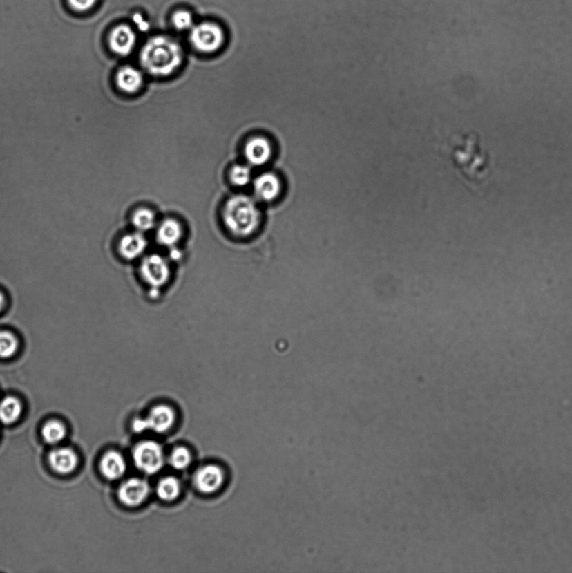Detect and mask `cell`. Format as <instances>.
Masks as SVG:
<instances>
[{"label": "cell", "mask_w": 572, "mask_h": 573, "mask_svg": "<svg viewBox=\"0 0 572 573\" xmlns=\"http://www.w3.org/2000/svg\"><path fill=\"white\" fill-rule=\"evenodd\" d=\"M450 159L458 173L473 188L484 183L490 174V157L481 147L479 137L473 132L454 140Z\"/></svg>", "instance_id": "1"}, {"label": "cell", "mask_w": 572, "mask_h": 573, "mask_svg": "<svg viewBox=\"0 0 572 573\" xmlns=\"http://www.w3.org/2000/svg\"><path fill=\"white\" fill-rule=\"evenodd\" d=\"M140 64L151 75L168 76L182 64V46L166 35H155L146 42L140 52Z\"/></svg>", "instance_id": "2"}, {"label": "cell", "mask_w": 572, "mask_h": 573, "mask_svg": "<svg viewBox=\"0 0 572 573\" xmlns=\"http://www.w3.org/2000/svg\"><path fill=\"white\" fill-rule=\"evenodd\" d=\"M222 221L233 236L249 238L260 226V210L251 198L245 195L233 196L223 207Z\"/></svg>", "instance_id": "3"}, {"label": "cell", "mask_w": 572, "mask_h": 573, "mask_svg": "<svg viewBox=\"0 0 572 573\" xmlns=\"http://www.w3.org/2000/svg\"><path fill=\"white\" fill-rule=\"evenodd\" d=\"M225 37L222 27L211 21L195 24L189 35L191 46L202 53L217 52L225 42Z\"/></svg>", "instance_id": "4"}, {"label": "cell", "mask_w": 572, "mask_h": 573, "mask_svg": "<svg viewBox=\"0 0 572 573\" xmlns=\"http://www.w3.org/2000/svg\"><path fill=\"white\" fill-rule=\"evenodd\" d=\"M133 460L140 472L148 475L156 474L164 464L162 447L151 440L140 442L133 451Z\"/></svg>", "instance_id": "5"}, {"label": "cell", "mask_w": 572, "mask_h": 573, "mask_svg": "<svg viewBox=\"0 0 572 573\" xmlns=\"http://www.w3.org/2000/svg\"><path fill=\"white\" fill-rule=\"evenodd\" d=\"M175 422V413L169 406L158 405L153 407L146 417L135 420L132 424L133 430L136 433H143L146 431L162 434L169 431Z\"/></svg>", "instance_id": "6"}, {"label": "cell", "mask_w": 572, "mask_h": 573, "mask_svg": "<svg viewBox=\"0 0 572 573\" xmlns=\"http://www.w3.org/2000/svg\"><path fill=\"white\" fill-rule=\"evenodd\" d=\"M140 274L144 283L151 288H163L170 280V264L159 254L144 255L140 263Z\"/></svg>", "instance_id": "7"}, {"label": "cell", "mask_w": 572, "mask_h": 573, "mask_svg": "<svg viewBox=\"0 0 572 573\" xmlns=\"http://www.w3.org/2000/svg\"><path fill=\"white\" fill-rule=\"evenodd\" d=\"M151 487L148 482L140 478H131L123 482L117 490V497L128 507L142 505L150 496Z\"/></svg>", "instance_id": "8"}, {"label": "cell", "mask_w": 572, "mask_h": 573, "mask_svg": "<svg viewBox=\"0 0 572 573\" xmlns=\"http://www.w3.org/2000/svg\"><path fill=\"white\" fill-rule=\"evenodd\" d=\"M194 485L202 494L218 491L225 482V473L220 467L209 464L201 467L194 474Z\"/></svg>", "instance_id": "9"}, {"label": "cell", "mask_w": 572, "mask_h": 573, "mask_svg": "<svg viewBox=\"0 0 572 573\" xmlns=\"http://www.w3.org/2000/svg\"><path fill=\"white\" fill-rule=\"evenodd\" d=\"M108 44L113 53L119 56H128L135 48L136 34L131 26L122 24L111 30L108 37Z\"/></svg>", "instance_id": "10"}, {"label": "cell", "mask_w": 572, "mask_h": 573, "mask_svg": "<svg viewBox=\"0 0 572 573\" xmlns=\"http://www.w3.org/2000/svg\"><path fill=\"white\" fill-rule=\"evenodd\" d=\"M148 245L147 238L144 234L136 231L125 234L120 238L117 251L125 261H133L144 256Z\"/></svg>", "instance_id": "11"}, {"label": "cell", "mask_w": 572, "mask_h": 573, "mask_svg": "<svg viewBox=\"0 0 572 573\" xmlns=\"http://www.w3.org/2000/svg\"><path fill=\"white\" fill-rule=\"evenodd\" d=\"M245 154L252 166L260 167L267 163L272 154L271 145L264 137H254L245 144Z\"/></svg>", "instance_id": "12"}, {"label": "cell", "mask_w": 572, "mask_h": 573, "mask_svg": "<svg viewBox=\"0 0 572 573\" xmlns=\"http://www.w3.org/2000/svg\"><path fill=\"white\" fill-rule=\"evenodd\" d=\"M155 229L156 241L164 247H174L183 236L181 223L173 218L164 219L156 226Z\"/></svg>", "instance_id": "13"}, {"label": "cell", "mask_w": 572, "mask_h": 573, "mask_svg": "<svg viewBox=\"0 0 572 573\" xmlns=\"http://www.w3.org/2000/svg\"><path fill=\"white\" fill-rule=\"evenodd\" d=\"M126 469L127 464L122 454L115 451H109L101 459V472L109 480H117L122 478Z\"/></svg>", "instance_id": "14"}, {"label": "cell", "mask_w": 572, "mask_h": 573, "mask_svg": "<svg viewBox=\"0 0 572 573\" xmlns=\"http://www.w3.org/2000/svg\"><path fill=\"white\" fill-rule=\"evenodd\" d=\"M254 187L257 197L266 202L273 201L281 191L280 179L275 174L269 172L258 176L254 180Z\"/></svg>", "instance_id": "15"}, {"label": "cell", "mask_w": 572, "mask_h": 573, "mask_svg": "<svg viewBox=\"0 0 572 573\" xmlns=\"http://www.w3.org/2000/svg\"><path fill=\"white\" fill-rule=\"evenodd\" d=\"M49 462L55 472L68 474L76 469L78 458L72 449H57L50 453Z\"/></svg>", "instance_id": "16"}, {"label": "cell", "mask_w": 572, "mask_h": 573, "mask_svg": "<svg viewBox=\"0 0 572 573\" xmlns=\"http://www.w3.org/2000/svg\"><path fill=\"white\" fill-rule=\"evenodd\" d=\"M117 87L127 93L139 91L143 84V75L140 71L131 66L119 70L116 76Z\"/></svg>", "instance_id": "17"}, {"label": "cell", "mask_w": 572, "mask_h": 573, "mask_svg": "<svg viewBox=\"0 0 572 573\" xmlns=\"http://www.w3.org/2000/svg\"><path fill=\"white\" fill-rule=\"evenodd\" d=\"M21 411V402L13 396H8L0 403V421L6 425H10L18 421Z\"/></svg>", "instance_id": "18"}, {"label": "cell", "mask_w": 572, "mask_h": 573, "mask_svg": "<svg viewBox=\"0 0 572 573\" xmlns=\"http://www.w3.org/2000/svg\"><path fill=\"white\" fill-rule=\"evenodd\" d=\"M181 484L178 478L173 476L164 477L156 487V494L160 500L171 502L176 500L181 494Z\"/></svg>", "instance_id": "19"}, {"label": "cell", "mask_w": 572, "mask_h": 573, "mask_svg": "<svg viewBox=\"0 0 572 573\" xmlns=\"http://www.w3.org/2000/svg\"><path fill=\"white\" fill-rule=\"evenodd\" d=\"M18 337L9 330L0 331V359H10L17 355L19 349Z\"/></svg>", "instance_id": "20"}, {"label": "cell", "mask_w": 572, "mask_h": 573, "mask_svg": "<svg viewBox=\"0 0 572 573\" xmlns=\"http://www.w3.org/2000/svg\"><path fill=\"white\" fill-rule=\"evenodd\" d=\"M132 225L135 227L136 231L140 233H146V232L155 229L158 226L156 222V216L154 212L148 209H140L135 212L132 216Z\"/></svg>", "instance_id": "21"}, {"label": "cell", "mask_w": 572, "mask_h": 573, "mask_svg": "<svg viewBox=\"0 0 572 573\" xmlns=\"http://www.w3.org/2000/svg\"><path fill=\"white\" fill-rule=\"evenodd\" d=\"M66 435L65 426L58 421H50L42 429V437L50 444H57V443L61 442Z\"/></svg>", "instance_id": "22"}, {"label": "cell", "mask_w": 572, "mask_h": 573, "mask_svg": "<svg viewBox=\"0 0 572 573\" xmlns=\"http://www.w3.org/2000/svg\"><path fill=\"white\" fill-rule=\"evenodd\" d=\"M191 462V454L185 447H178L170 455V465L175 470H185Z\"/></svg>", "instance_id": "23"}, {"label": "cell", "mask_w": 572, "mask_h": 573, "mask_svg": "<svg viewBox=\"0 0 572 573\" xmlns=\"http://www.w3.org/2000/svg\"><path fill=\"white\" fill-rule=\"evenodd\" d=\"M252 178L251 169L246 165H236L230 171V179L234 185L245 187Z\"/></svg>", "instance_id": "24"}, {"label": "cell", "mask_w": 572, "mask_h": 573, "mask_svg": "<svg viewBox=\"0 0 572 573\" xmlns=\"http://www.w3.org/2000/svg\"><path fill=\"white\" fill-rule=\"evenodd\" d=\"M171 22L174 28L180 31L191 30L195 25L193 15L184 10L175 11L172 15Z\"/></svg>", "instance_id": "25"}, {"label": "cell", "mask_w": 572, "mask_h": 573, "mask_svg": "<svg viewBox=\"0 0 572 573\" xmlns=\"http://www.w3.org/2000/svg\"><path fill=\"white\" fill-rule=\"evenodd\" d=\"M97 0H68L70 7L77 12H86L93 9Z\"/></svg>", "instance_id": "26"}, {"label": "cell", "mask_w": 572, "mask_h": 573, "mask_svg": "<svg viewBox=\"0 0 572 573\" xmlns=\"http://www.w3.org/2000/svg\"><path fill=\"white\" fill-rule=\"evenodd\" d=\"M6 307V298L5 294L0 292V313H1Z\"/></svg>", "instance_id": "27"}]
</instances>
